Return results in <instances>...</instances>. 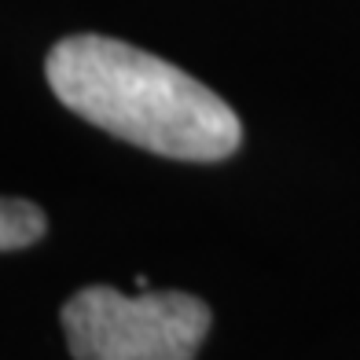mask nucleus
Masks as SVG:
<instances>
[{
	"mask_svg": "<svg viewBox=\"0 0 360 360\" xmlns=\"http://www.w3.org/2000/svg\"><path fill=\"white\" fill-rule=\"evenodd\" d=\"M56 100L77 118L143 151L180 162H221L243 143V125L214 89L136 44L77 34L44 59Z\"/></svg>",
	"mask_w": 360,
	"mask_h": 360,
	"instance_id": "f257e3e1",
	"label": "nucleus"
},
{
	"mask_svg": "<svg viewBox=\"0 0 360 360\" xmlns=\"http://www.w3.org/2000/svg\"><path fill=\"white\" fill-rule=\"evenodd\" d=\"M214 313L184 290L122 294L85 287L63 305V335L74 360H195Z\"/></svg>",
	"mask_w": 360,
	"mask_h": 360,
	"instance_id": "f03ea898",
	"label": "nucleus"
},
{
	"mask_svg": "<svg viewBox=\"0 0 360 360\" xmlns=\"http://www.w3.org/2000/svg\"><path fill=\"white\" fill-rule=\"evenodd\" d=\"M44 214L41 206L26 199H0V254L4 250H22L44 239Z\"/></svg>",
	"mask_w": 360,
	"mask_h": 360,
	"instance_id": "7ed1b4c3",
	"label": "nucleus"
}]
</instances>
